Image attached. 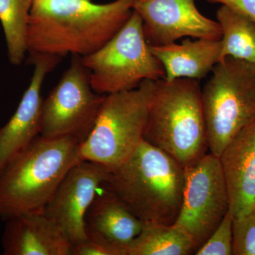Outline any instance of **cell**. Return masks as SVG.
Returning a JSON list of instances; mask_svg holds the SVG:
<instances>
[{
    "label": "cell",
    "mask_w": 255,
    "mask_h": 255,
    "mask_svg": "<svg viewBox=\"0 0 255 255\" xmlns=\"http://www.w3.org/2000/svg\"><path fill=\"white\" fill-rule=\"evenodd\" d=\"M33 0H0V22L4 32L8 59L15 66L27 53L26 36Z\"/></svg>",
    "instance_id": "cell-19"
},
{
    "label": "cell",
    "mask_w": 255,
    "mask_h": 255,
    "mask_svg": "<svg viewBox=\"0 0 255 255\" xmlns=\"http://www.w3.org/2000/svg\"><path fill=\"white\" fill-rule=\"evenodd\" d=\"M132 10L142 18L150 46H164L186 36L222 38L219 23L201 14L194 0H134Z\"/></svg>",
    "instance_id": "cell-11"
},
{
    "label": "cell",
    "mask_w": 255,
    "mask_h": 255,
    "mask_svg": "<svg viewBox=\"0 0 255 255\" xmlns=\"http://www.w3.org/2000/svg\"><path fill=\"white\" fill-rule=\"evenodd\" d=\"M185 168L174 157L142 140L111 172L110 184L142 222L173 225L183 200Z\"/></svg>",
    "instance_id": "cell-3"
},
{
    "label": "cell",
    "mask_w": 255,
    "mask_h": 255,
    "mask_svg": "<svg viewBox=\"0 0 255 255\" xmlns=\"http://www.w3.org/2000/svg\"><path fill=\"white\" fill-rule=\"evenodd\" d=\"M143 222L121 200L110 183L99 191L85 216L87 236L127 250L140 234Z\"/></svg>",
    "instance_id": "cell-15"
},
{
    "label": "cell",
    "mask_w": 255,
    "mask_h": 255,
    "mask_svg": "<svg viewBox=\"0 0 255 255\" xmlns=\"http://www.w3.org/2000/svg\"><path fill=\"white\" fill-rule=\"evenodd\" d=\"M201 88L211 153L225 147L255 121V65L227 57L216 64Z\"/></svg>",
    "instance_id": "cell-6"
},
{
    "label": "cell",
    "mask_w": 255,
    "mask_h": 255,
    "mask_svg": "<svg viewBox=\"0 0 255 255\" xmlns=\"http://www.w3.org/2000/svg\"><path fill=\"white\" fill-rule=\"evenodd\" d=\"M233 217L255 208V121L225 147L219 157Z\"/></svg>",
    "instance_id": "cell-13"
},
{
    "label": "cell",
    "mask_w": 255,
    "mask_h": 255,
    "mask_svg": "<svg viewBox=\"0 0 255 255\" xmlns=\"http://www.w3.org/2000/svg\"><path fill=\"white\" fill-rule=\"evenodd\" d=\"M211 4L227 6L240 14L251 18L255 22V0H206Z\"/></svg>",
    "instance_id": "cell-23"
},
{
    "label": "cell",
    "mask_w": 255,
    "mask_h": 255,
    "mask_svg": "<svg viewBox=\"0 0 255 255\" xmlns=\"http://www.w3.org/2000/svg\"><path fill=\"white\" fill-rule=\"evenodd\" d=\"M153 80L142 81L133 90L105 96L90 134L80 146L82 161L113 172L144 140Z\"/></svg>",
    "instance_id": "cell-5"
},
{
    "label": "cell",
    "mask_w": 255,
    "mask_h": 255,
    "mask_svg": "<svg viewBox=\"0 0 255 255\" xmlns=\"http://www.w3.org/2000/svg\"><path fill=\"white\" fill-rule=\"evenodd\" d=\"M34 65L33 76L16 112L0 128V172L6 164L26 149L41 132L43 98L42 85L48 73L54 70L62 58L56 55H30Z\"/></svg>",
    "instance_id": "cell-12"
},
{
    "label": "cell",
    "mask_w": 255,
    "mask_h": 255,
    "mask_svg": "<svg viewBox=\"0 0 255 255\" xmlns=\"http://www.w3.org/2000/svg\"><path fill=\"white\" fill-rule=\"evenodd\" d=\"M111 172L102 166L80 161L70 169L43 212L71 246L87 237L85 216L96 195L110 183Z\"/></svg>",
    "instance_id": "cell-10"
},
{
    "label": "cell",
    "mask_w": 255,
    "mask_h": 255,
    "mask_svg": "<svg viewBox=\"0 0 255 255\" xmlns=\"http://www.w3.org/2000/svg\"><path fill=\"white\" fill-rule=\"evenodd\" d=\"M80 58L92 90L99 95L128 91L144 80L157 81L165 77L163 65L146 41L142 18L135 11L102 48Z\"/></svg>",
    "instance_id": "cell-7"
},
{
    "label": "cell",
    "mask_w": 255,
    "mask_h": 255,
    "mask_svg": "<svg viewBox=\"0 0 255 255\" xmlns=\"http://www.w3.org/2000/svg\"><path fill=\"white\" fill-rule=\"evenodd\" d=\"M233 255H255V208L248 214L233 217Z\"/></svg>",
    "instance_id": "cell-20"
},
{
    "label": "cell",
    "mask_w": 255,
    "mask_h": 255,
    "mask_svg": "<svg viewBox=\"0 0 255 255\" xmlns=\"http://www.w3.org/2000/svg\"><path fill=\"white\" fill-rule=\"evenodd\" d=\"M233 215L229 211L214 232L194 254L233 255Z\"/></svg>",
    "instance_id": "cell-21"
},
{
    "label": "cell",
    "mask_w": 255,
    "mask_h": 255,
    "mask_svg": "<svg viewBox=\"0 0 255 255\" xmlns=\"http://www.w3.org/2000/svg\"><path fill=\"white\" fill-rule=\"evenodd\" d=\"M70 255H128V252L102 238L87 236L86 239L71 246Z\"/></svg>",
    "instance_id": "cell-22"
},
{
    "label": "cell",
    "mask_w": 255,
    "mask_h": 255,
    "mask_svg": "<svg viewBox=\"0 0 255 255\" xmlns=\"http://www.w3.org/2000/svg\"><path fill=\"white\" fill-rule=\"evenodd\" d=\"M222 30L219 62L227 57L255 65V22L221 5L216 12Z\"/></svg>",
    "instance_id": "cell-18"
},
{
    "label": "cell",
    "mask_w": 255,
    "mask_h": 255,
    "mask_svg": "<svg viewBox=\"0 0 255 255\" xmlns=\"http://www.w3.org/2000/svg\"><path fill=\"white\" fill-rule=\"evenodd\" d=\"M195 253L192 240L174 225L143 223L128 247V255H188Z\"/></svg>",
    "instance_id": "cell-17"
},
{
    "label": "cell",
    "mask_w": 255,
    "mask_h": 255,
    "mask_svg": "<svg viewBox=\"0 0 255 255\" xmlns=\"http://www.w3.org/2000/svg\"><path fill=\"white\" fill-rule=\"evenodd\" d=\"M1 238L4 255H70L71 244L43 211L6 220Z\"/></svg>",
    "instance_id": "cell-14"
},
{
    "label": "cell",
    "mask_w": 255,
    "mask_h": 255,
    "mask_svg": "<svg viewBox=\"0 0 255 255\" xmlns=\"http://www.w3.org/2000/svg\"><path fill=\"white\" fill-rule=\"evenodd\" d=\"M106 95L92 90L79 56L42 105L41 132L45 137H72L82 142L90 134Z\"/></svg>",
    "instance_id": "cell-8"
},
{
    "label": "cell",
    "mask_w": 255,
    "mask_h": 255,
    "mask_svg": "<svg viewBox=\"0 0 255 255\" xmlns=\"http://www.w3.org/2000/svg\"><path fill=\"white\" fill-rule=\"evenodd\" d=\"M81 141L39 135L0 172V217L40 212L81 160Z\"/></svg>",
    "instance_id": "cell-2"
},
{
    "label": "cell",
    "mask_w": 255,
    "mask_h": 255,
    "mask_svg": "<svg viewBox=\"0 0 255 255\" xmlns=\"http://www.w3.org/2000/svg\"><path fill=\"white\" fill-rule=\"evenodd\" d=\"M229 209V196L219 157L209 152L186 167L182 207L173 225L191 238L195 252Z\"/></svg>",
    "instance_id": "cell-9"
},
{
    "label": "cell",
    "mask_w": 255,
    "mask_h": 255,
    "mask_svg": "<svg viewBox=\"0 0 255 255\" xmlns=\"http://www.w3.org/2000/svg\"><path fill=\"white\" fill-rule=\"evenodd\" d=\"M150 49L163 65L166 80H200L219 63L221 42V39L196 38L193 41L187 38L180 44L174 42L164 46H150Z\"/></svg>",
    "instance_id": "cell-16"
},
{
    "label": "cell",
    "mask_w": 255,
    "mask_h": 255,
    "mask_svg": "<svg viewBox=\"0 0 255 255\" xmlns=\"http://www.w3.org/2000/svg\"><path fill=\"white\" fill-rule=\"evenodd\" d=\"M144 140L172 156L184 168L208 153L199 80L155 81Z\"/></svg>",
    "instance_id": "cell-4"
},
{
    "label": "cell",
    "mask_w": 255,
    "mask_h": 255,
    "mask_svg": "<svg viewBox=\"0 0 255 255\" xmlns=\"http://www.w3.org/2000/svg\"><path fill=\"white\" fill-rule=\"evenodd\" d=\"M134 0H33L28 21V55L84 57L113 38L131 16Z\"/></svg>",
    "instance_id": "cell-1"
}]
</instances>
